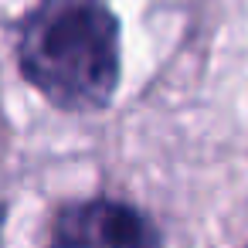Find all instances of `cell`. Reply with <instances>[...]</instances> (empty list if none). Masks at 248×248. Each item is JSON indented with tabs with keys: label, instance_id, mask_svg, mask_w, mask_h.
I'll return each mask as SVG.
<instances>
[{
	"label": "cell",
	"instance_id": "cell-1",
	"mask_svg": "<svg viewBox=\"0 0 248 248\" xmlns=\"http://www.w3.org/2000/svg\"><path fill=\"white\" fill-rule=\"evenodd\" d=\"M17 62L62 109H102L119 82V24L106 0H41L28 14Z\"/></svg>",
	"mask_w": 248,
	"mask_h": 248
},
{
	"label": "cell",
	"instance_id": "cell-2",
	"mask_svg": "<svg viewBox=\"0 0 248 248\" xmlns=\"http://www.w3.org/2000/svg\"><path fill=\"white\" fill-rule=\"evenodd\" d=\"M51 248H163L153 221L109 197L72 204L58 214Z\"/></svg>",
	"mask_w": 248,
	"mask_h": 248
}]
</instances>
